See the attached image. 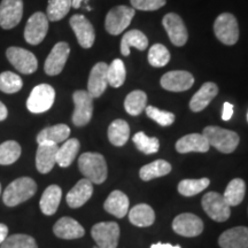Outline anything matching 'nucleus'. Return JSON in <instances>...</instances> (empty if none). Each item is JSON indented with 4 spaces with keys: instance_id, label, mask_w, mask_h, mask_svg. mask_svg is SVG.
I'll use <instances>...</instances> for the list:
<instances>
[{
    "instance_id": "f257e3e1",
    "label": "nucleus",
    "mask_w": 248,
    "mask_h": 248,
    "mask_svg": "<svg viewBox=\"0 0 248 248\" xmlns=\"http://www.w3.org/2000/svg\"><path fill=\"white\" fill-rule=\"evenodd\" d=\"M78 168L84 178L92 184H102L107 179L108 169L104 155L86 152L78 159Z\"/></svg>"
},
{
    "instance_id": "f03ea898",
    "label": "nucleus",
    "mask_w": 248,
    "mask_h": 248,
    "mask_svg": "<svg viewBox=\"0 0 248 248\" xmlns=\"http://www.w3.org/2000/svg\"><path fill=\"white\" fill-rule=\"evenodd\" d=\"M37 192V184L30 177H20L9 184L2 193L6 206L15 207L32 198Z\"/></svg>"
},
{
    "instance_id": "7ed1b4c3",
    "label": "nucleus",
    "mask_w": 248,
    "mask_h": 248,
    "mask_svg": "<svg viewBox=\"0 0 248 248\" xmlns=\"http://www.w3.org/2000/svg\"><path fill=\"white\" fill-rule=\"evenodd\" d=\"M202 135L208 140L209 146L215 147L217 151L225 154L234 152L240 141L239 135L237 132L219 126H207L203 129Z\"/></svg>"
},
{
    "instance_id": "20e7f679",
    "label": "nucleus",
    "mask_w": 248,
    "mask_h": 248,
    "mask_svg": "<svg viewBox=\"0 0 248 248\" xmlns=\"http://www.w3.org/2000/svg\"><path fill=\"white\" fill-rule=\"evenodd\" d=\"M54 100V89L48 84H39L31 91L27 100V108L33 114L45 113L53 106Z\"/></svg>"
},
{
    "instance_id": "39448f33",
    "label": "nucleus",
    "mask_w": 248,
    "mask_h": 248,
    "mask_svg": "<svg viewBox=\"0 0 248 248\" xmlns=\"http://www.w3.org/2000/svg\"><path fill=\"white\" fill-rule=\"evenodd\" d=\"M135 13V8L128 7V6H116L111 8L108 12L106 21H105V28L107 32L113 36L122 33L131 23Z\"/></svg>"
},
{
    "instance_id": "423d86ee",
    "label": "nucleus",
    "mask_w": 248,
    "mask_h": 248,
    "mask_svg": "<svg viewBox=\"0 0 248 248\" xmlns=\"http://www.w3.org/2000/svg\"><path fill=\"white\" fill-rule=\"evenodd\" d=\"M214 31L217 39L225 45H234L239 39V27L237 18L230 13H223L216 18Z\"/></svg>"
},
{
    "instance_id": "0eeeda50",
    "label": "nucleus",
    "mask_w": 248,
    "mask_h": 248,
    "mask_svg": "<svg viewBox=\"0 0 248 248\" xmlns=\"http://www.w3.org/2000/svg\"><path fill=\"white\" fill-rule=\"evenodd\" d=\"M91 235L99 248H116L120 240V226L115 222H101L92 226Z\"/></svg>"
},
{
    "instance_id": "6e6552de",
    "label": "nucleus",
    "mask_w": 248,
    "mask_h": 248,
    "mask_svg": "<svg viewBox=\"0 0 248 248\" xmlns=\"http://www.w3.org/2000/svg\"><path fill=\"white\" fill-rule=\"evenodd\" d=\"M201 203L207 215L216 222H225L231 215V207L225 202L223 195L217 192L204 194Z\"/></svg>"
},
{
    "instance_id": "1a4fd4ad",
    "label": "nucleus",
    "mask_w": 248,
    "mask_h": 248,
    "mask_svg": "<svg viewBox=\"0 0 248 248\" xmlns=\"http://www.w3.org/2000/svg\"><path fill=\"white\" fill-rule=\"evenodd\" d=\"M48 31V18L42 12L32 14L24 28V39L28 44L38 45L44 40Z\"/></svg>"
},
{
    "instance_id": "9d476101",
    "label": "nucleus",
    "mask_w": 248,
    "mask_h": 248,
    "mask_svg": "<svg viewBox=\"0 0 248 248\" xmlns=\"http://www.w3.org/2000/svg\"><path fill=\"white\" fill-rule=\"evenodd\" d=\"M6 57L15 69L26 75L35 73L38 68V61L35 54L22 47L12 46L6 51Z\"/></svg>"
},
{
    "instance_id": "9b49d317",
    "label": "nucleus",
    "mask_w": 248,
    "mask_h": 248,
    "mask_svg": "<svg viewBox=\"0 0 248 248\" xmlns=\"http://www.w3.org/2000/svg\"><path fill=\"white\" fill-rule=\"evenodd\" d=\"M73 100L75 104V110L73 113V123L76 126H84L92 119L93 115V98L88 91L74 92Z\"/></svg>"
},
{
    "instance_id": "f8f14e48",
    "label": "nucleus",
    "mask_w": 248,
    "mask_h": 248,
    "mask_svg": "<svg viewBox=\"0 0 248 248\" xmlns=\"http://www.w3.org/2000/svg\"><path fill=\"white\" fill-rule=\"evenodd\" d=\"M23 16V0H1L0 2V27L13 29Z\"/></svg>"
},
{
    "instance_id": "ddd939ff",
    "label": "nucleus",
    "mask_w": 248,
    "mask_h": 248,
    "mask_svg": "<svg viewBox=\"0 0 248 248\" xmlns=\"http://www.w3.org/2000/svg\"><path fill=\"white\" fill-rule=\"evenodd\" d=\"M172 230L183 237H198L203 231V222L194 214L184 213L175 217L172 221Z\"/></svg>"
},
{
    "instance_id": "4468645a",
    "label": "nucleus",
    "mask_w": 248,
    "mask_h": 248,
    "mask_svg": "<svg viewBox=\"0 0 248 248\" xmlns=\"http://www.w3.org/2000/svg\"><path fill=\"white\" fill-rule=\"evenodd\" d=\"M70 53V47L67 43L60 42L54 45L52 51L49 52L47 59L44 64V70L48 76L59 75L63 70L66 62Z\"/></svg>"
},
{
    "instance_id": "2eb2a0df",
    "label": "nucleus",
    "mask_w": 248,
    "mask_h": 248,
    "mask_svg": "<svg viewBox=\"0 0 248 248\" xmlns=\"http://www.w3.org/2000/svg\"><path fill=\"white\" fill-rule=\"evenodd\" d=\"M71 29L75 32L78 44L83 48H90L94 44L95 32L91 22L83 15L76 14L69 21Z\"/></svg>"
},
{
    "instance_id": "dca6fc26",
    "label": "nucleus",
    "mask_w": 248,
    "mask_h": 248,
    "mask_svg": "<svg viewBox=\"0 0 248 248\" xmlns=\"http://www.w3.org/2000/svg\"><path fill=\"white\" fill-rule=\"evenodd\" d=\"M194 84V77L192 74L184 70L169 71L161 78V86L171 92H183L191 89Z\"/></svg>"
},
{
    "instance_id": "f3484780",
    "label": "nucleus",
    "mask_w": 248,
    "mask_h": 248,
    "mask_svg": "<svg viewBox=\"0 0 248 248\" xmlns=\"http://www.w3.org/2000/svg\"><path fill=\"white\" fill-rule=\"evenodd\" d=\"M162 24L173 45L183 46L187 42V30L182 17L175 13H169L163 17Z\"/></svg>"
},
{
    "instance_id": "a211bd4d",
    "label": "nucleus",
    "mask_w": 248,
    "mask_h": 248,
    "mask_svg": "<svg viewBox=\"0 0 248 248\" xmlns=\"http://www.w3.org/2000/svg\"><path fill=\"white\" fill-rule=\"evenodd\" d=\"M107 71L108 64L105 62H98L91 69L89 76L88 92L93 99L101 97L106 91L108 85Z\"/></svg>"
},
{
    "instance_id": "6ab92c4d",
    "label": "nucleus",
    "mask_w": 248,
    "mask_h": 248,
    "mask_svg": "<svg viewBox=\"0 0 248 248\" xmlns=\"http://www.w3.org/2000/svg\"><path fill=\"white\" fill-rule=\"evenodd\" d=\"M58 145L40 142L36 152V168L40 173H48L57 164Z\"/></svg>"
},
{
    "instance_id": "aec40b11",
    "label": "nucleus",
    "mask_w": 248,
    "mask_h": 248,
    "mask_svg": "<svg viewBox=\"0 0 248 248\" xmlns=\"http://www.w3.org/2000/svg\"><path fill=\"white\" fill-rule=\"evenodd\" d=\"M93 194V184L89 179L83 178L77 182L71 190L68 192L66 200L70 208H79L91 199Z\"/></svg>"
},
{
    "instance_id": "412c9836",
    "label": "nucleus",
    "mask_w": 248,
    "mask_h": 248,
    "mask_svg": "<svg viewBox=\"0 0 248 248\" xmlns=\"http://www.w3.org/2000/svg\"><path fill=\"white\" fill-rule=\"evenodd\" d=\"M53 232L60 239H78L85 234V230L76 219L71 217H62L55 223L53 226Z\"/></svg>"
},
{
    "instance_id": "4be33fe9",
    "label": "nucleus",
    "mask_w": 248,
    "mask_h": 248,
    "mask_svg": "<svg viewBox=\"0 0 248 248\" xmlns=\"http://www.w3.org/2000/svg\"><path fill=\"white\" fill-rule=\"evenodd\" d=\"M218 245L221 248H248V228L229 229L219 235Z\"/></svg>"
},
{
    "instance_id": "5701e85b",
    "label": "nucleus",
    "mask_w": 248,
    "mask_h": 248,
    "mask_svg": "<svg viewBox=\"0 0 248 248\" xmlns=\"http://www.w3.org/2000/svg\"><path fill=\"white\" fill-rule=\"evenodd\" d=\"M209 142L206 137L200 133H191L182 137L176 142V151L181 154L191 153V152H197V153H206L209 151Z\"/></svg>"
},
{
    "instance_id": "b1692460",
    "label": "nucleus",
    "mask_w": 248,
    "mask_h": 248,
    "mask_svg": "<svg viewBox=\"0 0 248 248\" xmlns=\"http://www.w3.org/2000/svg\"><path fill=\"white\" fill-rule=\"evenodd\" d=\"M129 198L121 191H113L105 201L104 208L117 218H123L129 213Z\"/></svg>"
},
{
    "instance_id": "393cba45",
    "label": "nucleus",
    "mask_w": 248,
    "mask_h": 248,
    "mask_svg": "<svg viewBox=\"0 0 248 248\" xmlns=\"http://www.w3.org/2000/svg\"><path fill=\"white\" fill-rule=\"evenodd\" d=\"M217 93H218V88L215 83L213 82H207L201 86L199 91L192 97L190 101V108L192 111L198 113V111L203 110L214 98L216 97Z\"/></svg>"
},
{
    "instance_id": "a878e982",
    "label": "nucleus",
    "mask_w": 248,
    "mask_h": 248,
    "mask_svg": "<svg viewBox=\"0 0 248 248\" xmlns=\"http://www.w3.org/2000/svg\"><path fill=\"white\" fill-rule=\"evenodd\" d=\"M62 198V190L58 185H49L39 201V207L44 215L51 216L57 213Z\"/></svg>"
},
{
    "instance_id": "bb28decb",
    "label": "nucleus",
    "mask_w": 248,
    "mask_h": 248,
    "mask_svg": "<svg viewBox=\"0 0 248 248\" xmlns=\"http://www.w3.org/2000/svg\"><path fill=\"white\" fill-rule=\"evenodd\" d=\"M70 136V128L66 124H55V125L47 126L43 129L37 135L36 140L38 144L40 142H52V144H59V142L66 141Z\"/></svg>"
},
{
    "instance_id": "cd10ccee",
    "label": "nucleus",
    "mask_w": 248,
    "mask_h": 248,
    "mask_svg": "<svg viewBox=\"0 0 248 248\" xmlns=\"http://www.w3.org/2000/svg\"><path fill=\"white\" fill-rule=\"evenodd\" d=\"M129 221L131 224L138 228H147L155 221V213L151 206L146 203L136 204L131 210H129Z\"/></svg>"
},
{
    "instance_id": "c85d7f7f",
    "label": "nucleus",
    "mask_w": 248,
    "mask_h": 248,
    "mask_svg": "<svg viewBox=\"0 0 248 248\" xmlns=\"http://www.w3.org/2000/svg\"><path fill=\"white\" fill-rule=\"evenodd\" d=\"M148 46L147 37L139 30H130L121 40V53L125 57L130 54V48L136 47L139 51H145Z\"/></svg>"
},
{
    "instance_id": "c756f323",
    "label": "nucleus",
    "mask_w": 248,
    "mask_h": 248,
    "mask_svg": "<svg viewBox=\"0 0 248 248\" xmlns=\"http://www.w3.org/2000/svg\"><path fill=\"white\" fill-rule=\"evenodd\" d=\"M79 147L80 144L76 138L67 139L63 141V145L58 148L57 163L61 168H68L78 154Z\"/></svg>"
},
{
    "instance_id": "7c9ffc66",
    "label": "nucleus",
    "mask_w": 248,
    "mask_h": 248,
    "mask_svg": "<svg viewBox=\"0 0 248 248\" xmlns=\"http://www.w3.org/2000/svg\"><path fill=\"white\" fill-rule=\"evenodd\" d=\"M130 126L124 120H115L108 128V139L114 146H124L129 140Z\"/></svg>"
},
{
    "instance_id": "2f4dec72",
    "label": "nucleus",
    "mask_w": 248,
    "mask_h": 248,
    "mask_svg": "<svg viewBox=\"0 0 248 248\" xmlns=\"http://www.w3.org/2000/svg\"><path fill=\"white\" fill-rule=\"evenodd\" d=\"M245 193H246L245 182L241 178H234L226 186L223 198L229 206L234 207L243 202Z\"/></svg>"
},
{
    "instance_id": "473e14b6",
    "label": "nucleus",
    "mask_w": 248,
    "mask_h": 248,
    "mask_svg": "<svg viewBox=\"0 0 248 248\" xmlns=\"http://www.w3.org/2000/svg\"><path fill=\"white\" fill-rule=\"evenodd\" d=\"M170 171H171V164L164 160H156L142 167L139 171V176L144 182H148L154 178L163 177Z\"/></svg>"
},
{
    "instance_id": "72a5a7b5",
    "label": "nucleus",
    "mask_w": 248,
    "mask_h": 248,
    "mask_svg": "<svg viewBox=\"0 0 248 248\" xmlns=\"http://www.w3.org/2000/svg\"><path fill=\"white\" fill-rule=\"evenodd\" d=\"M147 104V94L144 91H132L126 95L124 100V108L126 113L132 116H138L141 114L142 110H145Z\"/></svg>"
},
{
    "instance_id": "f704fd0d",
    "label": "nucleus",
    "mask_w": 248,
    "mask_h": 248,
    "mask_svg": "<svg viewBox=\"0 0 248 248\" xmlns=\"http://www.w3.org/2000/svg\"><path fill=\"white\" fill-rule=\"evenodd\" d=\"M73 7V0H49L46 9V16L48 21H60L69 13Z\"/></svg>"
},
{
    "instance_id": "c9c22d12",
    "label": "nucleus",
    "mask_w": 248,
    "mask_h": 248,
    "mask_svg": "<svg viewBox=\"0 0 248 248\" xmlns=\"http://www.w3.org/2000/svg\"><path fill=\"white\" fill-rule=\"evenodd\" d=\"M210 184L208 178H200V179H184L179 182L178 192L184 197H193L201 193L206 190Z\"/></svg>"
},
{
    "instance_id": "e433bc0d",
    "label": "nucleus",
    "mask_w": 248,
    "mask_h": 248,
    "mask_svg": "<svg viewBox=\"0 0 248 248\" xmlns=\"http://www.w3.org/2000/svg\"><path fill=\"white\" fill-rule=\"evenodd\" d=\"M125 77L126 71L122 60L115 59L110 64H108V85H110L111 88H120V86H122L124 84V82H125Z\"/></svg>"
},
{
    "instance_id": "4c0bfd02",
    "label": "nucleus",
    "mask_w": 248,
    "mask_h": 248,
    "mask_svg": "<svg viewBox=\"0 0 248 248\" xmlns=\"http://www.w3.org/2000/svg\"><path fill=\"white\" fill-rule=\"evenodd\" d=\"M21 156V146L17 141L7 140L0 145V164L9 166L13 164Z\"/></svg>"
},
{
    "instance_id": "58836bf2",
    "label": "nucleus",
    "mask_w": 248,
    "mask_h": 248,
    "mask_svg": "<svg viewBox=\"0 0 248 248\" xmlns=\"http://www.w3.org/2000/svg\"><path fill=\"white\" fill-rule=\"evenodd\" d=\"M132 141L135 142L136 147L138 148L141 153L150 155L157 153L160 150V141L155 137H148L144 132H137L132 137Z\"/></svg>"
},
{
    "instance_id": "ea45409f",
    "label": "nucleus",
    "mask_w": 248,
    "mask_h": 248,
    "mask_svg": "<svg viewBox=\"0 0 248 248\" xmlns=\"http://www.w3.org/2000/svg\"><path fill=\"white\" fill-rule=\"evenodd\" d=\"M22 78L12 71H4L0 74V91L5 93H16L22 89Z\"/></svg>"
},
{
    "instance_id": "a19ab883",
    "label": "nucleus",
    "mask_w": 248,
    "mask_h": 248,
    "mask_svg": "<svg viewBox=\"0 0 248 248\" xmlns=\"http://www.w3.org/2000/svg\"><path fill=\"white\" fill-rule=\"evenodd\" d=\"M0 248H38V245L31 235L16 233L6 238Z\"/></svg>"
},
{
    "instance_id": "79ce46f5",
    "label": "nucleus",
    "mask_w": 248,
    "mask_h": 248,
    "mask_svg": "<svg viewBox=\"0 0 248 248\" xmlns=\"http://www.w3.org/2000/svg\"><path fill=\"white\" fill-rule=\"evenodd\" d=\"M147 59L151 66L156 68L164 67L170 61V53L164 45L155 44L150 48Z\"/></svg>"
},
{
    "instance_id": "37998d69",
    "label": "nucleus",
    "mask_w": 248,
    "mask_h": 248,
    "mask_svg": "<svg viewBox=\"0 0 248 248\" xmlns=\"http://www.w3.org/2000/svg\"><path fill=\"white\" fill-rule=\"evenodd\" d=\"M145 111H146V115L150 117V119L155 121V122L160 124L161 126H169L175 122V114L170 113V111L161 110L159 108L153 106H146Z\"/></svg>"
},
{
    "instance_id": "c03bdc74",
    "label": "nucleus",
    "mask_w": 248,
    "mask_h": 248,
    "mask_svg": "<svg viewBox=\"0 0 248 248\" xmlns=\"http://www.w3.org/2000/svg\"><path fill=\"white\" fill-rule=\"evenodd\" d=\"M130 2L139 11H156L166 5V0H130Z\"/></svg>"
},
{
    "instance_id": "a18cd8bd",
    "label": "nucleus",
    "mask_w": 248,
    "mask_h": 248,
    "mask_svg": "<svg viewBox=\"0 0 248 248\" xmlns=\"http://www.w3.org/2000/svg\"><path fill=\"white\" fill-rule=\"evenodd\" d=\"M233 115V105L230 102H224L223 105V111H222V120L229 121Z\"/></svg>"
},
{
    "instance_id": "49530a36",
    "label": "nucleus",
    "mask_w": 248,
    "mask_h": 248,
    "mask_svg": "<svg viewBox=\"0 0 248 248\" xmlns=\"http://www.w3.org/2000/svg\"><path fill=\"white\" fill-rule=\"evenodd\" d=\"M8 237V226L0 223V245L4 243L6 238Z\"/></svg>"
},
{
    "instance_id": "de8ad7c7",
    "label": "nucleus",
    "mask_w": 248,
    "mask_h": 248,
    "mask_svg": "<svg viewBox=\"0 0 248 248\" xmlns=\"http://www.w3.org/2000/svg\"><path fill=\"white\" fill-rule=\"evenodd\" d=\"M8 116V110H7V107L5 106L4 104H2L1 101H0V121H4L7 119Z\"/></svg>"
},
{
    "instance_id": "09e8293b",
    "label": "nucleus",
    "mask_w": 248,
    "mask_h": 248,
    "mask_svg": "<svg viewBox=\"0 0 248 248\" xmlns=\"http://www.w3.org/2000/svg\"><path fill=\"white\" fill-rule=\"evenodd\" d=\"M151 248H181V246H178V245H176V246H172V245H170V244L157 243V244L152 245Z\"/></svg>"
},
{
    "instance_id": "8fccbe9b",
    "label": "nucleus",
    "mask_w": 248,
    "mask_h": 248,
    "mask_svg": "<svg viewBox=\"0 0 248 248\" xmlns=\"http://www.w3.org/2000/svg\"><path fill=\"white\" fill-rule=\"evenodd\" d=\"M84 1V0H73V7L74 8H79L80 7V4Z\"/></svg>"
},
{
    "instance_id": "3c124183",
    "label": "nucleus",
    "mask_w": 248,
    "mask_h": 248,
    "mask_svg": "<svg viewBox=\"0 0 248 248\" xmlns=\"http://www.w3.org/2000/svg\"><path fill=\"white\" fill-rule=\"evenodd\" d=\"M0 194H1V184H0Z\"/></svg>"
},
{
    "instance_id": "603ef678",
    "label": "nucleus",
    "mask_w": 248,
    "mask_h": 248,
    "mask_svg": "<svg viewBox=\"0 0 248 248\" xmlns=\"http://www.w3.org/2000/svg\"><path fill=\"white\" fill-rule=\"evenodd\" d=\"M93 248H99V247H98V246H97V247H93Z\"/></svg>"
},
{
    "instance_id": "864d4df0",
    "label": "nucleus",
    "mask_w": 248,
    "mask_h": 248,
    "mask_svg": "<svg viewBox=\"0 0 248 248\" xmlns=\"http://www.w3.org/2000/svg\"><path fill=\"white\" fill-rule=\"evenodd\" d=\"M247 120H248V114H247Z\"/></svg>"
}]
</instances>
